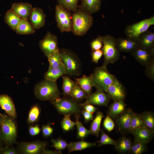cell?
<instances>
[{"instance_id":"19","label":"cell","mask_w":154,"mask_h":154,"mask_svg":"<svg viewBox=\"0 0 154 154\" xmlns=\"http://www.w3.org/2000/svg\"><path fill=\"white\" fill-rule=\"evenodd\" d=\"M137 41L138 47L154 50V33L148 30L140 34Z\"/></svg>"},{"instance_id":"29","label":"cell","mask_w":154,"mask_h":154,"mask_svg":"<svg viewBox=\"0 0 154 154\" xmlns=\"http://www.w3.org/2000/svg\"><path fill=\"white\" fill-rule=\"evenodd\" d=\"M105 117L103 113L100 111L97 112L96 116L91 122L90 128L91 134L97 137L99 136L102 119Z\"/></svg>"},{"instance_id":"31","label":"cell","mask_w":154,"mask_h":154,"mask_svg":"<svg viewBox=\"0 0 154 154\" xmlns=\"http://www.w3.org/2000/svg\"><path fill=\"white\" fill-rule=\"evenodd\" d=\"M41 108L37 104L33 106L31 108L28 114L27 123L33 125L39 120L41 113Z\"/></svg>"},{"instance_id":"39","label":"cell","mask_w":154,"mask_h":154,"mask_svg":"<svg viewBox=\"0 0 154 154\" xmlns=\"http://www.w3.org/2000/svg\"><path fill=\"white\" fill-rule=\"evenodd\" d=\"M58 4L65 9L74 12L78 9V0H57Z\"/></svg>"},{"instance_id":"50","label":"cell","mask_w":154,"mask_h":154,"mask_svg":"<svg viewBox=\"0 0 154 154\" xmlns=\"http://www.w3.org/2000/svg\"><path fill=\"white\" fill-rule=\"evenodd\" d=\"M17 153V152L15 148L7 146L2 149L0 151V153L2 154H16Z\"/></svg>"},{"instance_id":"26","label":"cell","mask_w":154,"mask_h":154,"mask_svg":"<svg viewBox=\"0 0 154 154\" xmlns=\"http://www.w3.org/2000/svg\"><path fill=\"white\" fill-rule=\"evenodd\" d=\"M22 18L15 14L10 9L7 10L4 16V21L6 23L12 30L15 31Z\"/></svg>"},{"instance_id":"2","label":"cell","mask_w":154,"mask_h":154,"mask_svg":"<svg viewBox=\"0 0 154 154\" xmlns=\"http://www.w3.org/2000/svg\"><path fill=\"white\" fill-rule=\"evenodd\" d=\"M56 81L45 79L36 84L34 94L38 100L43 101H52L60 96V92Z\"/></svg>"},{"instance_id":"34","label":"cell","mask_w":154,"mask_h":154,"mask_svg":"<svg viewBox=\"0 0 154 154\" xmlns=\"http://www.w3.org/2000/svg\"><path fill=\"white\" fill-rule=\"evenodd\" d=\"M140 114L144 126L154 131V114L152 112L145 111Z\"/></svg>"},{"instance_id":"44","label":"cell","mask_w":154,"mask_h":154,"mask_svg":"<svg viewBox=\"0 0 154 154\" xmlns=\"http://www.w3.org/2000/svg\"><path fill=\"white\" fill-rule=\"evenodd\" d=\"M52 123L49 122L43 125L41 127L42 135L44 138H47L50 136L54 130L51 125Z\"/></svg>"},{"instance_id":"30","label":"cell","mask_w":154,"mask_h":154,"mask_svg":"<svg viewBox=\"0 0 154 154\" xmlns=\"http://www.w3.org/2000/svg\"><path fill=\"white\" fill-rule=\"evenodd\" d=\"M15 31L20 35H30L34 33L35 29L28 20L22 19Z\"/></svg>"},{"instance_id":"40","label":"cell","mask_w":154,"mask_h":154,"mask_svg":"<svg viewBox=\"0 0 154 154\" xmlns=\"http://www.w3.org/2000/svg\"><path fill=\"white\" fill-rule=\"evenodd\" d=\"M50 142L52 144L51 146L54 147L55 150L61 152L67 147L68 144L65 139L60 136L56 139L52 138Z\"/></svg>"},{"instance_id":"24","label":"cell","mask_w":154,"mask_h":154,"mask_svg":"<svg viewBox=\"0 0 154 154\" xmlns=\"http://www.w3.org/2000/svg\"><path fill=\"white\" fill-rule=\"evenodd\" d=\"M66 74V69L63 64L56 68L49 67L44 75V78L49 80L56 81L59 78Z\"/></svg>"},{"instance_id":"20","label":"cell","mask_w":154,"mask_h":154,"mask_svg":"<svg viewBox=\"0 0 154 154\" xmlns=\"http://www.w3.org/2000/svg\"><path fill=\"white\" fill-rule=\"evenodd\" d=\"M33 8L29 3L19 2L13 3L11 9L22 19L28 20Z\"/></svg>"},{"instance_id":"49","label":"cell","mask_w":154,"mask_h":154,"mask_svg":"<svg viewBox=\"0 0 154 154\" xmlns=\"http://www.w3.org/2000/svg\"><path fill=\"white\" fill-rule=\"evenodd\" d=\"M82 115L84 117V122L85 123H88L90 121H92L94 119L93 114L84 109L82 111Z\"/></svg>"},{"instance_id":"43","label":"cell","mask_w":154,"mask_h":154,"mask_svg":"<svg viewBox=\"0 0 154 154\" xmlns=\"http://www.w3.org/2000/svg\"><path fill=\"white\" fill-rule=\"evenodd\" d=\"M145 75L152 81H154V58L145 66Z\"/></svg>"},{"instance_id":"6","label":"cell","mask_w":154,"mask_h":154,"mask_svg":"<svg viewBox=\"0 0 154 154\" xmlns=\"http://www.w3.org/2000/svg\"><path fill=\"white\" fill-rule=\"evenodd\" d=\"M1 128L2 140L9 146L17 142V128L14 119L5 114H2Z\"/></svg>"},{"instance_id":"51","label":"cell","mask_w":154,"mask_h":154,"mask_svg":"<svg viewBox=\"0 0 154 154\" xmlns=\"http://www.w3.org/2000/svg\"><path fill=\"white\" fill-rule=\"evenodd\" d=\"M81 106L84 110L92 114L98 110V108L91 104H86Z\"/></svg>"},{"instance_id":"1","label":"cell","mask_w":154,"mask_h":154,"mask_svg":"<svg viewBox=\"0 0 154 154\" xmlns=\"http://www.w3.org/2000/svg\"><path fill=\"white\" fill-rule=\"evenodd\" d=\"M58 112L64 116L73 115L74 117H80L83 110L82 106L70 95L60 96L50 101Z\"/></svg>"},{"instance_id":"37","label":"cell","mask_w":154,"mask_h":154,"mask_svg":"<svg viewBox=\"0 0 154 154\" xmlns=\"http://www.w3.org/2000/svg\"><path fill=\"white\" fill-rule=\"evenodd\" d=\"M69 95L79 103H81L83 100L85 99L88 96L87 94L77 82L76 86Z\"/></svg>"},{"instance_id":"53","label":"cell","mask_w":154,"mask_h":154,"mask_svg":"<svg viewBox=\"0 0 154 154\" xmlns=\"http://www.w3.org/2000/svg\"><path fill=\"white\" fill-rule=\"evenodd\" d=\"M2 121V114L0 113V128L1 126V122Z\"/></svg>"},{"instance_id":"4","label":"cell","mask_w":154,"mask_h":154,"mask_svg":"<svg viewBox=\"0 0 154 154\" xmlns=\"http://www.w3.org/2000/svg\"><path fill=\"white\" fill-rule=\"evenodd\" d=\"M62 62L69 76H79L82 73V64L78 55L72 50L66 48L59 49Z\"/></svg>"},{"instance_id":"9","label":"cell","mask_w":154,"mask_h":154,"mask_svg":"<svg viewBox=\"0 0 154 154\" xmlns=\"http://www.w3.org/2000/svg\"><path fill=\"white\" fill-rule=\"evenodd\" d=\"M154 25V17L153 16L138 23L127 25L124 33L127 37L137 41L140 34Z\"/></svg>"},{"instance_id":"14","label":"cell","mask_w":154,"mask_h":154,"mask_svg":"<svg viewBox=\"0 0 154 154\" xmlns=\"http://www.w3.org/2000/svg\"><path fill=\"white\" fill-rule=\"evenodd\" d=\"M133 112L130 108L126 109L115 119L118 131L124 134L129 133L130 124Z\"/></svg>"},{"instance_id":"35","label":"cell","mask_w":154,"mask_h":154,"mask_svg":"<svg viewBox=\"0 0 154 154\" xmlns=\"http://www.w3.org/2000/svg\"><path fill=\"white\" fill-rule=\"evenodd\" d=\"M147 144L145 142L134 140L132 141L129 153L132 154H142L147 151Z\"/></svg>"},{"instance_id":"27","label":"cell","mask_w":154,"mask_h":154,"mask_svg":"<svg viewBox=\"0 0 154 154\" xmlns=\"http://www.w3.org/2000/svg\"><path fill=\"white\" fill-rule=\"evenodd\" d=\"M77 83L80 88L87 94L88 96L92 93V87L93 85L92 82V74L89 76L84 75L78 78L73 77Z\"/></svg>"},{"instance_id":"16","label":"cell","mask_w":154,"mask_h":154,"mask_svg":"<svg viewBox=\"0 0 154 154\" xmlns=\"http://www.w3.org/2000/svg\"><path fill=\"white\" fill-rule=\"evenodd\" d=\"M46 16L42 9L38 7L33 8L29 19L35 29L43 27L45 24Z\"/></svg>"},{"instance_id":"28","label":"cell","mask_w":154,"mask_h":154,"mask_svg":"<svg viewBox=\"0 0 154 154\" xmlns=\"http://www.w3.org/2000/svg\"><path fill=\"white\" fill-rule=\"evenodd\" d=\"M96 142H90L81 140L76 142H70L68 143L67 147L69 153L74 151H82L83 150L95 146Z\"/></svg>"},{"instance_id":"54","label":"cell","mask_w":154,"mask_h":154,"mask_svg":"<svg viewBox=\"0 0 154 154\" xmlns=\"http://www.w3.org/2000/svg\"><path fill=\"white\" fill-rule=\"evenodd\" d=\"M2 140H3L2 138L1 131L0 129V143L1 141Z\"/></svg>"},{"instance_id":"15","label":"cell","mask_w":154,"mask_h":154,"mask_svg":"<svg viewBox=\"0 0 154 154\" xmlns=\"http://www.w3.org/2000/svg\"><path fill=\"white\" fill-rule=\"evenodd\" d=\"M131 54L137 62L145 66L154 58V50H149L138 46Z\"/></svg>"},{"instance_id":"12","label":"cell","mask_w":154,"mask_h":154,"mask_svg":"<svg viewBox=\"0 0 154 154\" xmlns=\"http://www.w3.org/2000/svg\"><path fill=\"white\" fill-rule=\"evenodd\" d=\"M106 92L114 101L124 100L126 95L125 88L114 75L113 81Z\"/></svg>"},{"instance_id":"22","label":"cell","mask_w":154,"mask_h":154,"mask_svg":"<svg viewBox=\"0 0 154 154\" xmlns=\"http://www.w3.org/2000/svg\"><path fill=\"white\" fill-rule=\"evenodd\" d=\"M102 0H81L79 9L90 15L98 12L100 9Z\"/></svg>"},{"instance_id":"52","label":"cell","mask_w":154,"mask_h":154,"mask_svg":"<svg viewBox=\"0 0 154 154\" xmlns=\"http://www.w3.org/2000/svg\"><path fill=\"white\" fill-rule=\"evenodd\" d=\"M42 154H61L62 152L55 150V151H51L45 149L42 152Z\"/></svg>"},{"instance_id":"10","label":"cell","mask_w":154,"mask_h":154,"mask_svg":"<svg viewBox=\"0 0 154 154\" xmlns=\"http://www.w3.org/2000/svg\"><path fill=\"white\" fill-rule=\"evenodd\" d=\"M48 144L45 141L36 140L34 141L22 142L18 146V151L21 154H41Z\"/></svg>"},{"instance_id":"25","label":"cell","mask_w":154,"mask_h":154,"mask_svg":"<svg viewBox=\"0 0 154 154\" xmlns=\"http://www.w3.org/2000/svg\"><path fill=\"white\" fill-rule=\"evenodd\" d=\"M132 141L129 138L123 136L116 141L114 146L118 152L120 154L129 153Z\"/></svg>"},{"instance_id":"45","label":"cell","mask_w":154,"mask_h":154,"mask_svg":"<svg viewBox=\"0 0 154 154\" xmlns=\"http://www.w3.org/2000/svg\"><path fill=\"white\" fill-rule=\"evenodd\" d=\"M103 125L105 129L108 132L112 131L115 126L113 119L108 115H107L104 119Z\"/></svg>"},{"instance_id":"18","label":"cell","mask_w":154,"mask_h":154,"mask_svg":"<svg viewBox=\"0 0 154 154\" xmlns=\"http://www.w3.org/2000/svg\"><path fill=\"white\" fill-rule=\"evenodd\" d=\"M0 106L10 116L15 119L17 114L15 105L11 98L6 94L0 95Z\"/></svg>"},{"instance_id":"47","label":"cell","mask_w":154,"mask_h":154,"mask_svg":"<svg viewBox=\"0 0 154 154\" xmlns=\"http://www.w3.org/2000/svg\"><path fill=\"white\" fill-rule=\"evenodd\" d=\"M103 55V53L102 49L92 51L91 53L92 61L95 63H98Z\"/></svg>"},{"instance_id":"46","label":"cell","mask_w":154,"mask_h":154,"mask_svg":"<svg viewBox=\"0 0 154 154\" xmlns=\"http://www.w3.org/2000/svg\"><path fill=\"white\" fill-rule=\"evenodd\" d=\"M90 45L92 51L100 49L103 46L101 36L99 35L92 40L90 42Z\"/></svg>"},{"instance_id":"48","label":"cell","mask_w":154,"mask_h":154,"mask_svg":"<svg viewBox=\"0 0 154 154\" xmlns=\"http://www.w3.org/2000/svg\"><path fill=\"white\" fill-rule=\"evenodd\" d=\"M41 129L39 125L37 124L34 125H31L28 129L29 134L32 136H34L38 134L41 132Z\"/></svg>"},{"instance_id":"11","label":"cell","mask_w":154,"mask_h":154,"mask_svg":"<svg viewBox=\"0 0 154 154\" xmlns=\"http://www.w3.org/2000/svg\"><path fill=\"white\" fill-rule=\"evenodd\" d=\"M58 38L56 35L48 31L44 38L39 43L40 48L47 58L59 49L58 46Z\"/></svg>"},{"instance_id":"7","label":"cell","mask_w":154,"mask_h":154,"mask_svg":"<svg viewBox=\"0 0 154 154\" xmlns=\"http://www.w3.org/2000/svg\"><path fill=\"white\" fill-rule=\"evenodd\" d=\"M91 74L93 87L97 90L106 92L113 81L114 75L109 72L107 67L102 66L96 67Z\"/></svg>"},{"instance_id":"32","label":"cell","mask_w":154,"mask_h":154,"mask_svg":"<svg viewBox=\"0 0 154 154\" xmlns=\"http://www.w3.org/2000/svg\"><path fill=\"white\" fill-rule=\"evenodd\" d=\"M62 77L63 80L62 95L63 96L69 95L76 86V82L72 80L67 75Z\"/></svg>"},{"instance_id":"13","label":"cell","mask_w":154,"mask_h":154,"mask_svg":"<svg viewBox=\"0 0 154 154\" xmlns=\"http://www.w3.org/2000/svg\"><path fill=\"white\" fill-rule=\"evenodd\" d=\"M85 101L81 103V105L90 104L99 106H108L111 99L108 94L105 92L97 90L94 93L88 96Z\"/></svg>"},{"instance_id":"33","label":"cell","mask_w":154,"mask_h":154,"mask_svg":"<svg viewBox=\"0 0 154 154\" xmlns=\"http://www.w3.org/2000/svg\"><path fill=\"white\" fill-rule=\"evenodd\" d=\"M59 49L47 57L49 62V67L56 68L63 64Z\"/></svg>"},{"instance_id":"23","label":"cell","mask_w":154,"mask_h":154,"mask_svg":"<svg viewBox=\"0 0 154 154\" xmlns=\"http://www.w3.org/2000/svg\"><path fill=\"white\" fill-rule=\"evenodd\" d=\"M126 106L124 100L114 101L109 106L108 115L113 120H115L125 110Z\"/></svg>"},{"instance_id":"38","label":"cell","mask_w":154,"mask_h":154,"mask_svg":"<svg viewBox=\"0 0 154 154\" xmlns=\"http://www.w3.org/2000/svg\"><path fill=\"white\" fill-rule=\"evenodd\" d=\"M70 115L64 116L60 122V126L64 133L73 130L76 125V122L72 121L70 119Z\"/></svg>"},{"instance_id":"3","label":"cell","mask_w":154,"mask_h":154,"mask_svg":"<svg viewBox=\"0 0 154 154\" xmlns=\"http://www.w3.org/2000/svg\"><path fill=\"white\" fill-rule=\"evenodd\" d=\"M72 28L73 33L78 36L85 34L91 27L93 23L92 15L85 12L79 8L72 15Z\"/></svg>"},{"instance_id":"21","label":"cell","mask_w":154,"mask_h":154,"mask_svg":"<svg viewBox=\"0 0 154 154\" xmlns=\"http://www.w3.org/2000/svg\"><path fill=\"white\" fill-rule=\"evenodd\" d=\"M134 140L141 141L147 143H149L153 139L154 131L150 130L144 126L139 127L131 132Z\"/></svg>"},{"instance_id":"41","label":"cell","mask_w":154,"mask_h":154,"mask_svg":"<svg viewBox=\"0 0 154 154\" xmlns=\"http://www.w3.org/2000/svg\"><path fill=\"white\" fill-rule=\"evenodd\" d=\"M144 126L140 114L133 112L131 120L129 133L139 127Z\"/></svg>"},{"instance_id":"5","label":"cell","mask_w":154,"mask_h":154,"mask_svg":"<svg viewBox=\"0 0 154 154\" xmlns=\"http://www.w3.org/2000/svg\"><path fill=\"white\" fill-rule=\"evenodd\" d=\"M101 38L103 43L102 49L104 58L102 66L107 67L108 64H113L119 59L120 52L116 47V38L109 35L101 36Z\"/></svg>"},{"instance_id":"42","label":"cell","mask_w":154,"mask_h":154,"mask_svg":"<svg viewBox=\"0 0 154 154\" xmlns=\"http://www.w3.org/2000/svg\"><path fill=\"white\" fill-rule=\"evenodd\" d=\"M101 138L98 147H100L102 145H115L116 141L109 136L102 129H101Z\"/></svg>"},{"instance_id":"17","label":"cell","mask_w":154,"mask_h":154,"mask_svg":"<svg viewBox=\"0 0 154 154\" xmlns=\"http://www.w3.org/2000/svg\"><path fill=\"white\" fill-rule=\"evenodd\" d=\"M115 46L120 52H125L130 53L138 46L136 41L127 37H119L116 38Z\"/></svg>"},{"instance_id":"8","label":"cell","mask_w":154,"mask_h":154,"mask_svg":"<svg viewBox=\"0 0 154 154\" xmlns=\"http://www.w3.org/2000/svg\"><path fill=\"white\" fill-rule=\"evenodd\" d=\"M55 15L57 27L61 33L72 31V15L70 11L58 4L55 7Z\"/></svg>"},{"instance_id":"36","label":"cell","mask_w":154,"mask_h":154,"mask_svg":"<svg viewBox=\"0 0 154 154\" xmlns=\"http://www.w3.org/2000/svg\"><path fill=\"white\" fill-rule=\"evenodd\" d=\"M76 126L77 128V138L80 140H84L88 135L91 134L89 130H88L79 121V117H75Z\"/></svg>"}]
</instances>
